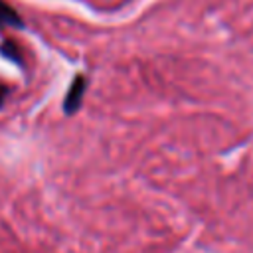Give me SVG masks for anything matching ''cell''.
Segmentation results:
<instances>
[{
    "label": "cell",
    "instance_id": "obj_1",
    "mask_svg": "<svg viewBox=\"0 0 253 253\" xmlns=\"http://www.w3.org/2000/svg\"><path fill=\"white\" fill-rule=\"evenodd\" d=\"M18 24H20V18L14 12V8L0 0V26H18Z\"/></svg>",
    "mask_w": 253,
    "mask_h": 253
},
{
    "label": "cell",
    "instance_id": "obj_2",
    "mask_svg": "<svg viewBox=\"0 0 253 253\" xmlns=\"http://www.w3.org/2000/svg\"><path fill=\"white\" fill-rule=\"evenodd\" d=\"M2 99H4V87L0 85V103H2Z\"/></svg>",
    "mask_w": 253,
    "mask_h": 253
}]
</instances>
